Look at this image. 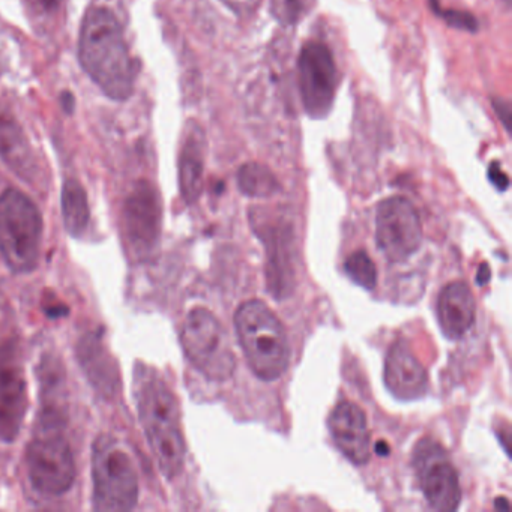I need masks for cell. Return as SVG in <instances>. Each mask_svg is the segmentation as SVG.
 <instances>
[{"label": "cell", "mask_w": 512, "mask_h": 512, "mask_svg": "<svg viewBox=\"0 0 512 512\" xmlns=\"http://www.w3.org/2000/svg\"><path fill=\"white\" fill-rule=\"evenodd\" d=\"M134 398L161 473L167 479L176 478L184 469L187 445L175 394L157 370L139 364L134 371Z\"/></svg>", "instance_id": "1"}, {"label": "cell", "mask_w": 512, "mask_h": 512, "mask_svg": "<svg viewBox=\"0 0 512 512\" xmlns=\"http://www.w3.org/2000/svg\"><path fill=\"white\" fill-rule=\"evenodd\" d=\"M79 59L92 82L115 101L134 92V64L115 14L104 7L88 10L79 38Z\"/></svg>", "instance_id": "2"}, {"label": "cell", "mask_w": 512, "mask_h": 512, "mask_svg": "<svg viewBox=\"0 0 512 512\" xmlns=\"http://www.w3.org/2000/svg\"><path fill=\"white\" fill-rule=\"evenodd\" d=\"M242 352L253 373L265 382L280 379L290 364L286 329L265 302H244L235 314Z\"/></svg>", "instance_id": "3"}, {"label": "cell", "mask_w": 512, "mask_h": 512, "mask_svg": "<svg viewBox=\"0 0 512 512\" xmlns=\"http://www.w3.org/2000/svg\"><path fill=\"white\" fill-rule=\"evenodd\" d=\"M29 481L46 496H62L76 481L73 449L62 430V413L46 407L41 413L37 434L26 452Z\"/></svg>", "instance_id": "4"}, {"label": "cell", "mask_w": 512, "mask_h": 512, "mask_svg": "<svg viewBox=\"0 0 512 512\" xmlns=\"http://www.w3.org/2000/svg\"><path fill=\"white\" fill-rule=\"evenodd\" d=\"M92 503L97 511H131L139 500V478L133 458L112 434L92 445Z\"/></svg>", "instance_id": "5"}, {"label": "cell", "mask_w": 512, "mask_h": 512, "mask_svg": "<svg viewBox=\"0 0 512 512\" xmlns=\"http://www.w3.org/2000/svg\"><path fill=\"white\" fill-rule=\"evenodd\" d=\"M44 221L31 197L19 190L0 194V256L14 272L37 268Z\"/></svg>", "instance_id": "6"}, {"label": "cell", "mask_w": 512, "mask_h": 512, "mask_svg": "<svg viewBox=\"0 0 512 512\" xmlns=\"http://www.w3.org/2000/svg\"><path fill=\"white\" fill-rule=\"evenodd\" d=\"M182 349L188 361L206 379L224 382L235 374L236 358L229 335L214 313L194 308L181 332Z\"/></svg>", "instance_id": "7"}, {"label": "cell", "mask_w": 512, "mask_h": 512, "mask_svg": "<svg viewBox=\"0 0 512 512\" xmlns=\"http://www.w3.org/2000/svg\"><path fill=\"white\" fill-rule=\"evenodd\" d=\"M413 466L422 494L434 511L452 512L460 506V478L443 446L431 439L421 440L413 454Z\"/></svg>", "instance_id": "8"}, {"label": "cell", "mask_w": 512, "mask_h": 512, "mask_svg": "<svg viewBox=\"0 0 512 512\" xmlns=\"http://www.w3.org/2000/svg\"><path fill=\"white\" fill-rule=\"evenodd\" d=\"M376 242L389 262L400 263L422 244V223L412 202L395 196L377 206Z\"/></svg>", "instance_id": "9"}, {"label": "cell", "mask_w": 512, "mask_h": 512, "mask_svg": "<svg viewBox=\"0 0 512 512\" xmlns=\"http://www.w3.org/2000/svg\"><path fill=\"white\" fill-rule=\"evenodd\" d=\"M298 71L305 112L313 119L326 118L337 91V65L331 50L319 41H308L299 55Z\"/></svg>", "instance_id": "10"}, {"label": "cell", "mask_w": 512, "mask_h": 512, "mask_svg": "<svg viewBox=\"0 0 512 512\" xmlns=\"http://www.w3.org/2000/svg\"><path fill=\"white\" fill-rule=\"evenodd\" d=\"M124 232L137 259H148L160 244L163 206L157 188L149 181L134 185L124 203Z\"/></svg>", "instance_id": "11"}, {"label": "cell", "mask_w": 512, "mask_h": 512, "mask_svg": "<svg viewBox=\"0 0 512 512\" xmlns=\"http://www.w3.org/2000/svg\"><path fill=\"white\" fill-rule=\"evenodd\" d=\"M28 412V385L16 344L0 346V440L14 442Z\"/></svg>", "instance_id": "12"}, {"label": "cell", "mask_w": 512, "mask_h": 512, "mask_svg": "<svg viewBox=\"0 0 512 512\" xmlns=\"http://www.w3.org/2000/svg\"><path fill=\"white\" fill-rule=\"evenodd\" d=\"M329 431L341 454L356 466L370 461L371 433L367 415L358 404L343 401L329 416Z\"/></svg>", "instance_id": "13"}, {"label": "cell", "mask_w": 512, "mask_h": 512, "mask_svg": "<svg viewBox=\"0 0 512 512\" xmlns=\"http://www.w3.org/2000/svg\"><path fill=\"white\" fill-rule=\"evenodd\" d=\"M386 388L400 401H415L428 389V374L406 341H397L388 350L383 371Z\"/></svg>", "instance_id": "14"}, {"label": "cell", "mask_w": 512, "mask_h": 512, "mask_svg": "<svg viewBox=\"0 0 512 512\" xmlns=\"http://www.w3.org/2000/svg\"><path fill=\"white\" fill-rule=\"evenodd\" d=\"M437 316L443 334L449 340H460L467 334L476 317V302L472 290L463 281L449 283L440 292Z\"/></svg>", "instance_id": "15"}, {"label": "cell", "mask_w": 512, "mask_h": 512, "mask_svg": "<svg viewBox=\"0 0 512 512\" xmlns=\"http://www.w3.org/2000/svg\"><path fill=\"white\" fill-rule=\"evenodd\" d=\"M205 152V133L196 122H190L185 131L184 145L179 158V188L188 205L196 203L202 194Z\"/></svg>", "instance_id": "16"}, {"label": "cell", "mask_w": 512, "mask_h": 512, "mask_svg": "<svg viewBox=\"0 0 512 512\" xmlns=\"http://www.w3.org/2000/svg\"><path fill=\"white\" fill-rule=\"evenodd\" d=\"M79 359L89 382L100 391V394L112 397L118 392V368L98 335H85L80 341Z\"/></svg>", "instance_id": "17"}, {"label": "cell", "mask_w": 512, "mask_h": 512, "mask_svg": "<svg viewBox=\"0 0 512 512\" xmlns=\"http://www.w3.org/2000/svg\"><path fill=\"white\" fill-rule=\"evenodd\" d=\"M0 160L22 178L35 172L34 155L17 119L0 104Z\"/></svg>", "instance_id": "18"}, {"label": "cell", "mask_w": 512, "mask_h": 512, "mask_svg": "<svg viewBox=\"0 0 512 512\" xmlns=\"http://www.w3.org/2000/svg\"><path fill=\"white\" fill-rule=\"evenodd\" d=\"M62 218L67 232L73 238H79L88 229L91 221V208L85 188L79 181L68 179L62 188Z\"/></svg>", "instance_id": "19"}, {"label": "cell", "mask_w": 512, "mask_h": 512, "mask_svg": "<svg viewBox=\"0 0 512 512\" xmlns=\"http://www.w3.org/2000/svg\"><path fill=\"white\" fill-rule=\"evenodd\" d=\"M239 190L253 199H269L281 190L280 181L269 167L260 163H247L238 170Z\"/></svg>", "instance_id": "20"}, {"label": "cell", "mask_w": 512, "mask_h": 512, "mask_svg": "<svg viewBox=\"0 0 512 512\" xmlns=\"http://www.w3.org/2000/svg\"><path fill=\"white\" fill-rule=\"evenodd\" d=\"M344 272L353 283L365 290H373L377 284V269L365 251H355L344 262Z\"/></svg>", "instance_id": "21"}, {"label": "cell", "mask_w": 512, "mask_h": 512, "mask_svg": "<svg viewBox=\"0 0 512 512\" xmlns=\"http://www.w3.org/2000/svg\"><path fill=\"white\" fill-rule=\"evenodd\" d=\"M431 8L437 16L442 17L451 28L460 29V31L476 32L478 31V22L475 17L466 11L445 10L439 5L437 0H431Z\"/></svg>", "instance_id": "22"}, {"label": "cell", "mask_w": 512, "mask_h": 512, "mask_svg": "<svg viewBox=\"0 0 512 512\" xmlns=\"http://www.w3.org/2000/svg\"><path fill=\"white\" fill-rule=\"evenodd\" d=\"M305 0H271L272 16L280 25L292 26L301 19Z\"/></svg>", "instance_id": "23"}, {"label": "cell", "mask_w": 512, "mask_h": 512, "mask_svg": "<svg viewBox=\"0 0 512 512\" xmlns=\"http://www.w3.org/2000/svg\"><path fill=\"white\" fill-rule=\"evenodd\" d=\"M233 13L241 17H248L256 13L260 0H221Z\"/></svg>", "instance_id": "24"}, {"label": "cell", "mask_w": 512, "mask_h": 512, "mask_svg": "<svg viewBox=\"0 0 512 512\" xmlns=\"http://www.w3.org/2000/svg\"><path fill=\"white\" fill-rule=\"evenodd\" d=\"M488 179H490L491 184L496 187V190L506 191L509 187V178L505 172H503L502 167H500L499 163H491V166L488 167Z\"/></svg>", "instance_id": "25"}, {"label": "cell", "mask_w": 512, "mask_h": 512, "mask_svg": "<svg viewBox=\"0 0 512 512\" xmlns=\"http://www.w3.org/2000/svg\"><path fill=\"white\" fill-rule=\"evenodd\" d=\"M493 106L497 116H499L500 122H503L506 130H508L509 122H511V109H509V104L505 103L503 100H496Z\"/></svg>", "instance_id": "26"}, {"label": "cell", "mask_w": 512, "mask_h": 512, "mask_svg": "<svg viewBox=\"0 0 512 512\" xmlns=\"http://www.w3.org/2000/svg\"><path fill=\"white\" fill-rule=\"evenodd\" d=\"M490 280V266L487 263H482L479 266L478 277H476V281H478L479 286H485Z\"/></svg>", "instance_id": "27"}, {"label": "cell", "mask_w": 512, "mask_h": 512, "mask_svg": "<svg viewBox=\"0 0 512 512\" xmlns=\"http://www.w3.org/2000/svg\"><path fill=\"white\" fill-rule=\"evenodd\" d=\"M34 2L43 11L58 10L59 5H61V0H34Z\"/></svg>", "instance_id": "28"}, {"label": "cell", "mask_w": 512, "mask_h": 512, "mask_svg": "<svg viewBox=\"0 0 512 512\" xmlns=\"http://www.w3.org/2000/svg\"><path fill=\"white\" fill-rule=\"evenodd\" d=\"M494 508L509 509L508 499H506V497H499V499H496V502H494Z\"/></svg>", "instance_id": "29"}, {"label": "cell", "mask_w": 512, "mask_h": 512, "mask_svg": "<svg viewBox=\"0 0 512 512\" xmlns=\"http://www.w3.org/2000/svg\"><path fill=\"white\" fill-rule=\"evenodd\" d=\"M376 452L380 455H388L389 454V446L386 445L385 442L377 443Z\"/></svg>", "instance_id": "30"}, {"label": "cell", "mask_w": 512, "mask_h": 512, "mask_svg": "<svg viewBox=\"0 0 512 512\" xmlns=\"http://www.w3.org/2000/svg\"><path fill=\"white\" fill-rule=\"evenodd\" d=\"M65 103H67V107H65V109H67V112H71V110H73V98L70 97V95H67V98H65Z\"/></svg>", "instance_id": "31"}]
</instances>
